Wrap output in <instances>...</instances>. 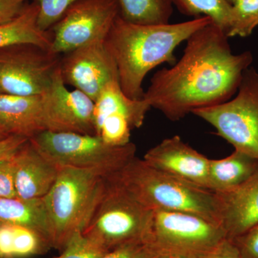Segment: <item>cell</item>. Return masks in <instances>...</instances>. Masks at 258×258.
<instances>
[{
    "mask_svg": "<svg viewBox=\"0 0 258 258\" xmlns=\"http://www.w3.org/2000/svg\"><path fill=\"white\" fill-rule=\"evenodd\" d=\"M227 39L213 23L194 32L181 59L154 75L144 99L171 121L229 101L253 57L249 51L232 53Z\"/></svg>",
    "mask_w": 258,
    "mask_h": 258,
    "instance_id": "1",
    "label": "cell"
},
{
    "mask_svg": "<svg viewBox=\"0 0 258 258\" xmlns=\"http://www.w3.org/2000/svg\"><path fill=\"white\" fill-rule=\"evenodd\" d=\"M211 23V18L202 16L184 23L142 25L128 23L118 15L106 43L116 63L123 93L132 99H142V83L148 73L164 62L175 64L176 47Z\"/></svg>",
    "mask_w": 258,
    "mask_h": 258,
    "instance_id": "2",
    "label": "cell"
},
{
    "mask_svg": "<svg viewBox=\"0 0 258 258\" xmlns=\"http://www.w3.org/2000/svg\"><path fill=\"white\" fill-rule=\"evenodd\" d=\"M106 179L154 210L189 212L219 222L215 194L157 170L134 158Z\"/></svg>",
    "mask_w": 258,
    "mask_h": 258,
    "instance_id": "3",
    "label": "cell"
},
{
    "mask_svg": "<svg viewBox=\"0 0 258 258\" xmlns=\"http://www.w3.org/2000/svg\"><path fill=\"white\" fill-rule=\"evenodd\" d=\"M106 179L93 170L59 168L55 184L43 198L52 248L62 252L88 225L106 189Z\"/></svg>",
    "mask_w": 258,
    "mask_h": 258,
    "instance_id": "4",
    "label": "cell"
},
{
    "mask_svg": "<svg viewBox=\"0 0 258 258\" xmlns=\"http://www.w3.org/2000/svg\"><path fill=\"white\" fill-rule=\"evenodd\" d=\"M154 216V210L106 179L104 193L82 233L106 252L151 242Z\"/></svg>",
    "mask_w": 258,
    "mask_h": 258,
    "instance_id": "5",
    "label": "cell"
},
{
    "mask_svg": "<svg viewBox=\"0 0 258 258\" xmlns=\"http://www.w3.org/2000/svg\"><path fill=\"white\" fill-rule=\"evenodd\" d=\"M47 160L58 168L98 171L112 175L136 157L137 147L108 144L98 136L42 132L29 139Z\"/></svg>",
    "mask_w": 258,
    "mask_h": 258,
    "instance_id": "6",
    "label": "cell"
},
{
    "mask_svg": "<svg viewBox=\"0 0 258 258\" xmlns=\"http://www.w3.org/2000/svg\"><path fill=\"white\" fill-rule=\"evenodd\" d=\"M237 92L232 99L191 113L212 125L235 150L258 160V72L254 68L244 71Z\"/></svg>",
    "mask_w": 258,
    "mask_h": 258,
    "instance_id": "7",
    "label": "cell"
},
{
    "mask_svg": "<svg viewBox=\"0 0 258 258\" xmlns=\"http://www.w3.org/2000/svg\"><path fill=\"white\" fill-rule=\"evenodd\" d=\"M227 239L220 224L200 215L154 211L151 244L163 258H196Z\"/></svg>",
    "mask_w": 258,
    "mask_h": 258,
    "instance_id": "8",
    "label": "cell"
},
{
    "mask_svg": "<svg viewBox=\"0 0 258 258\" xmlns=\"http://www.w3.org/2000/svg\"><path fill=\"white\" fill-rule=\"evenodd\" d=\"M60 55L34 44L0 50V92L18 96L42 95L50 87Z\"/></svg>",
    "mask_w": 258,
    "mask_h": 258,
    "instance_id": "9",
    "label": "cell"
},
{
    "mask_svg": "<svg viewBox=\"0 0 258 258\" xmlns=\"http://www.w3.org/2000/svg\"><path fill=\"white\" fill-rule=\"evenodd\" d=\"M118 15V0H79L50 29L51 52L62 55L106 39Z\"/></svg>",
    "mask_w": 258,
    "mask_h": 258,
    "instance_id": "10",
    "label": "cell"
},
{
    "mask_svg": "<svg viewBox=\"0 0 258 258\" xmlns=\"http://www.w3.org/2000/svg\"><path fill=\"white\" fill-rule=\"evenodd\" d=\"M42 125L43 132L96 136L94 101L79 90L66 88L60 66L42 94Z\"/></svg>",
    "mask_w": 258,
    "mask_h": 258,
    "instance_id": "11",
    "label": "cell"
},
{
    "mask_svg": "<svg viewBox=\"0 0 258 258\" xmlns=\"http://www.w3.org/2000/svg\"><path fill=\"white\" fill-rule=\"evenodd\" d=\"M60 67L64 83L93 101L106 84L118 80L116 63L106 39L94 40L64 54Z\"/></svg>",
    "mask_w": 258,
    "mask_h": 258,
    "instance_id": "12",
    "label": "cell"
},
{
    "mask_svg": "<svg viewBox=\"0 0 258 258\" xmlns=\"http://www.w3.org/2000/svg\"><path fill=\"white\" fill-rule=\"evenodd\" d=\"M143 160L157 170L209 189L210 159L184 143L179 136L165 139L149 149Z\"/></svg>",
    "mask_w": 258,
    "mask_h": 258,
    "instance_id": "13",
    "label": "cell"
},
{
    "mask_svg": "<svg viewBox=\"0 0 258 258\" xmlns=\"http://www.w3.org/2000/svg\"><path fill=\"white\" fill-rule=\"evenodd\" d=\"M219 222L232 240L258 224V169L233 189L215 192Z\"/></svg>",
    "mask_w": 258,
    "mask_h": 258,
    "instance_id": "14",
    "label": "cell"
},
{
    "mask_svg": "<svg viewBox=\"0 0 258 258\" xmlns=\"http://www.w3.org/2000/svg\"><path fill=\"white\" fill-rule=\"evenodd\" d=\"M17 198H45L55 184L59 168L43 157L28 140L13 157Z\"/></svg>",
    "mask_w": 258,
    "mask_h": 258,
    "instance_id": "15",
    "label": "cell"
},
{
    "mask_svg": "<svg viewBox=\"0 0 258 258\" xmlns=\"http://www.w3.org/2000/svg\"><path fill=\"white\" fill-rule=\"evenodd\" d=\"M42 94L18 96L0 93V125L10 135L30 139L43 132Z\"/></svg>",
    "mask_w": 258,
    "mask_h": 258,
    "instance_id": "16",
    "label": "cell"
},
{
    "mask_svg": "<svg viewBox=\"0 0 258 258\" xmlns=\"http://www.w3.org/2000/svg\"><path fill=\"white\" fill-rule=\"evenodd\" d=\"M151 108L144 98L134 100L127 96L119 81L115 80L105 86L94 101V123L108 115H118L128 120L132 129L140 128Z\"/></svg>",
    "mask_w": 258,
    "mask_h": 258,
    "instance_id": "17",
    "label": "cell"
},
{
    "mask_svg": "<svg viewBox=\"0 0 258 258\" xmlns=\"http://www.w3.org/2000/svg\"><path fill=\"white\" fill-rule=\"evenodd\" d=\"M39 5L36 2L25 5L13 20L0 25V50L18 44H34L50 50L52 32L42 31L37 18Z\"/></svg>",
    "mask_w": 258,
    "mask_h": 258,
    "instance_id": "18",
    "label": "cell"
},
{
    "mask_svg": "<svg viewBox=\"0 0 258 258\" xmlns=\"http://www.w3.org/2000/svg\"><path fill=\"white\" fill-rule=\"evenodd\" d=\"M0 225L28 227L41 234L52 246L48 217L43 198L23 200L18 198H0Z\"/></svg>",
    "mask_w": 258,
    "mask_h": 258,
    "instance_id": "19",
    "label": "cell"
},
{
    "mask_svg": "<svg viewBox=\"0 0 258 258\" xmlns=\"http://www.w3.org/2000/svg\"><path fill=\"white\" fill-rule=\"evenodd\" d=\"M257 169V159L235 149L228 157L210 159L209 189L222 192L233 189L248 179Z\"/></svg>",
    "mask_w": 258,
    "mask_h": 258,
    "instance_id": "20",
    "label": "cell"
},
{
    "mask_svg": "<svg viewBox=\"0 0 258 258\" xmlns=\"http://www.w3.org/2000/svg\"><path fill=\"white\" fill-rule=\"evenodd\" d=\"M118 3L120 18L136 25H166L173 13L171 0H118Z\"/></svg>",
    "mask_w": 258,
    "mask_h": 258,
    "instance_id": "21",
    "label": "cell"
},
{
    "mask_svg": "<svg viewBox=\"0 0 258 258\" xmlns=\"http://www.w3.org/2000/svg\"><path fill=\"white\" fill-rule=\"evenodd\" d=\"M180 13L187 16H207L227 35L232 5L227 0H171Z\"/></svg>",
    "mask_w": 258,
    "mask_h": 258,
    "instance_id": "22",
    "label": "cell"
},
{
    "mask_svg": "<svg viewBox=\"0 0 258 258\" xmlns=\"http://www.w3.org/2000/svg\"><path fill=\"white\" fill-rule=\"evenodd\" d=\"M258 25V0H235L227 36L247 37Z\"/></svg>",
    "mask_w": 258,
    "mask_h": 258,
    "instance_id": "23",
    "label": "cell"
},
{
    "mask_svg": "<svg viewBox=\"0 0 258 258\" xmlns=\"http://www.w3.org/2000/svg\"><path fill=\"white\" fill-rule=\"evenodd\" d=\"M50 249H52L50 242L41 234L28 227L13 225V258L44 254Z\"/></svg>",
    "mask_w": 258,
    "mask_h": 258,
    "instance_id": "24",
    "label": "cell"
},
{
    "mask_svg": "<svg viewBox=\"0 0 258 258\" xmlns=\"http://www.w3.org/2000/svg\"><path fill=\"white\" fill-rule=\"evenodd\" d=\"M96 135L112 146H124L130 143L132 128L125 117L110 115L95 124Z\"/></svg>",
    "mask_w": 258,
    "mask_h": 258,
    "instance_id": "25",
    "label": "cell"
},
{
    "mask_svg": "<svg viewBox=\"0 0 258 258\" xmlns=\"http://www.w3.org/2000/svg\"><path fill=\"white\" fill-rule=\"evenodd\" d=\"M39 5L37 24L42 31H49L67 10L79 0H33Z\"/></svg>",
    "mask_w": 258,
    "mask_h": 258,
    "instance_id": "26",
    "label": "cell"
},
{
    "mask_svg": "<svg viewBox=\"0 0 258 258\" xmlns=\"http://www.w3.org/2000/svg\"><path fill=\"white\" fill-rule=\"evenodd\" d=\"M106 252V251L80 232L71 238L58 256L52 258H98Z\"/></svg>",
    "mask_w": 258,
    "mask_h": 258,
    "instance_id": "27",
    "label": "cell"
},
{
    "mask_svg": "<svg viewBox=\"0 0 258 258\" xmlns=\"http://www.w3.org/2000/svg\"><path fill=\"white\" fill-rule=\"evenodd\" d=\"M98 258H163L151 242L128 244L102 254Z\"/></svg>",
    "mask_w": 258,
    "mask_h": 258,
    "instance_id": "28",
    "label": "cell"
},
{
    "mask_svg": "<svg viewBox=\"0 0 258 258\" xmlns=\"http://www.w3.org/2000/svg\"><path fill=\"white\" fill-rule=\"evenodd\" d=\"M231 241L241 258H258V224Z\"/></svg>",
    "mask_w": 258,
    "mask_h": 258,
    "instance_id": "29",
    "label": "cell"
},
{
    "mask_svg": "<svg viewBox=\"0 0 258 258\" xmlns=\"http://www.w3.org/2000/svg\"><path fill=\"white\" fill-rule=\"evenodd\" d=\"M13 157L0 161V198H17Z\"/></svg>",
    "mask_w": 258,
    "mask_h": 258,
    "instance_id": "30",
    "label": "cell"
},
{
    "mask_svg": "<svg viewBox=\"0 0 258 258\" xmlns=\"http://www.w3.org/2000/svg\"><path fill=\"white\" fill-rule=\"evenodd\" d=\"M28 0H0V25L13 20L24 9Z\"/></svg>",
    "mask_w": 258,
    "mask_h": 258,
    "instance_id": "31",
    "label": "cell"
},
{
    "mask_svg": "<svg viewBox=\"0 0 258 258\" xmlns=\"http://www.w3.org/2000/svg\"><path fill=\"white\" fill-rule=\"evenodd\" d=\"M29 140L20 136L11 135L0 142V161L10 159L15 155L24 144Z\"/></svg>",
    "mask_w": 258,
    "mask_h": 258,
    "instance_id": "32",
    "label": "cell"
},
{
    "mask_svg": "<svg viewBox=\"0 0 258 258\" xmlns=\"http://www.w3.org/2000/svg\"><path fill=\"white\" fill-rule=\"evenodd\" d=\"M196 258H241V257L233 242L227 239L215 248Z\"/></svg>",
    "mask_w": 258,
    "mask_h": 258,
    "instance_id": "33",
    "label": "cell"
},
{
    "mask_svg": "<svg viewBox=\"0 0 258 258\" xmlns=\"http://www.w3.org/2000/svg\"><path fill=\"white\" fill-rule=\"evenodd\" d=\"M9 134L5 130L3 127L0 125V142L1 141L4 140L5 139L8 138V137H10Z\"/></svg>",
    "mask_w": 258,
    "mask_h": 258,
    "instance_id": "34",
    "label": "cell"
},
{
    "mask_svg": "<svg viewBox=\"0 0 258 258\" xmlns=\"http://www.w3.org/2000/svg\"><path fill=\"white\" fill-rule=\"evenodd\" d=\"M227 1L232 5L234 3H235V0H227Z\"/></svg>",
    "mask_w": 258,
    "mask_h": 258,
    "instance_id": "35",
    "label": "cell"
},
{
    "mask_svg": "<svg viewBox=\"0 0 258 258\" xmlns=\"http://www.w3.org/2000/svg\"><path fill=\"white\" fill-rule=\"evenodd\" d=\"M0 93H1V92H0Z\"/></svg>",
    "mask_w": 258,
    "mask_h": 258,
    "instance_id": "36",
    "label": "cell"
}]
</instances>
